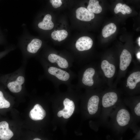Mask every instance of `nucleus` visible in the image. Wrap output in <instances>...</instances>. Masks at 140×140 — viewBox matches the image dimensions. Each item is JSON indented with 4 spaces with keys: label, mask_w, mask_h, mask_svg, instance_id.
<instances>
[{
    "label": "nucleus",
    "mask_w": 140,
    "mask_h": 140,
    "mask_svg": "<svg viewBox=\"0 0 140 140\" xmlns=\"http://www.w3.org/2000/svg\"><path fill=\"white\" fill-rule=\"evenodd\" d=\"M135 123H136L131 113L122 100L111 113L107 127L115 135H119L124 133Z\"/></svg>",
    "instance_id": "f257e3e1"
},
{
    "label": "nucleus",
    "mask_w": 140,
    "mask_h": 140,
    "mask_svg": "<svg viewBox=\"0 0 140 140\" xmlns=\"http://www.w3.org/2000/svg\"><path fill=\"white\" fill-rule=\"evenodd\" d=\"M42 44L41 39L33 36L26 30H24L23 33L18 39V43L22 52L23 61L27 62L28 60L35 56Z\"/></svg>",
    "instance_id": "f03ea898"
},
{
    "label": "nucleus",
    "mask_w": 140,
    "mask_h": 140,
    "mask_svg": "<svg viewBox=\"0 0 140 140\" xmlns=\"http://www.w3.org/2000/svg\"><path fill=\"white\" fill-rule=\"evenodd\" d=\"M27 62L23 61L21 66L13 72L0 74V80L6 83L7 88L11 92L18 93L22 90L25 80Z\"/></svg>",
    "instance_id": "7ed1b4c3"
},
{
    "label": "nucleus",
    "mask_w": 140,
    "mask_h": 140,
    "mask_svg": "<svg viewBox=\"0 0 140 140\" xmlns=\"http://www.w3.org/2000/svg\"><path fill=\"white\" fill-rule=\"evenodd\" d=\"M122 100L118 95L114 92H108L101 95L100 124L107 127L111 113Z\"/></svg>",
    "instance_id": "20e7f679"
},
{
    "label": "nucleus",
    "mask_w": 140,
    "mask_h": 140,
    "mask_svg": "<svg viewBox=\"0 0 140 140\" xmlns=\"http://www.w3.org/2000/svg\"><path fill=\"white\" fill-rule=\"evenodd\" d=\"M122 101L130 109L134 121L139 122L140 119V99L139 97H130L123 99Z\"/></svg>",
    "instance_id": "39448f33"
},
{
    "label": "nucleus",
    "mask_w": 140,
    "mask_h": 140,
    "mask_svg": "<svg viewBox=\"0 0 140 140\" xmlns=\"http://www.w3.org/2000/svg\"><path fill=\"white\" fill-rule=\"evenodd\" d=\"M101 96L100 95H94L89 99L87 108L89 114L97 115L99 117L101 111Z\"/></svg>",
    "instance_id": "423d86ee"
},
{
    "label": "nucleus",
    "mask_w": 140,
    "mask_h": 140,
    "mask_svg": "<svg viewBox=\"0 0 140 140\" xmlns=\"http://www.w3.org/2000/svg\"><path fill=\"white\" fill-rule=\"evenodd\" d=\"M75 12L76 18L82 21H90L95 17L94 13L84 7H81L78 8L76 9Z\"/></svg>",
    "instance_id": "0eeeda50"
},
{
    "label": "nucleus",
    "mask_w": 140,
    "mask_h": 140,
    "mask_svg": "<svg viewBox=\"0 0 140 140\" xmlns=\"http://www.w3.org/2000/svg\"><path fill=\"white\" fill-rule=\"evenodd\" d=\"M93 41L89 37L83 36L80 38L75 44L77 49L80 51H83L90 49L93 44Z\"/></svg>",
    "instance_id": "6e6552de"
},
{
    "label": "nucleus",
    "mask_w": 140,
    "mask_h": 140,
    "mask_svg": "<svg viewBox=\"0 0 140 140\" xmlns=\"http://www.w3.org/2000/svg\"><path fill=\"white\" fill-rule=\"evenodd\" d=\"M46 115L45 111L39 104H36L29 113L30 118L34 121L42 120L45 117Z\"/></svg>",
    "instance_id": "1a4fd4ad"
},
{
    "label": "nucleus",
    "mask_w": 140,
    "mask_h": 140,
    "mask_svg": "<svg viewBox=\"0 0 140 140\" xmlns=\"http://www.w3.org/2000/svg\"><path fill=\"white\" fill-rule=\"evenodd\" d=\"M13 132L9 128V124L5 121L0 122V139L9 140L13 136Z\"/></svg>",
    "instance_id": "9d476101"
},
{
    "label": "nucleus",
    "mask_w": 140,
    "mask_h": 140,
    "mask_svg": "<svg viewBox=\"0 0 140 140\" xmlns=\"http://www.w3.org/2000/svg\"><path fill=\"white\" fill-rule=\"evenodd\" d=\"M132 59L130 53L127 50H124L120 57V69L122 71L125 70L129 65Z\"/></svg>",
    "instance_id": "9b49d317"
},
{
    "label": "nucleus",
    "mask_w": 140,
    "mask_h": 140,
    "mask_svg": "<svg viewBox=\"0 0 140 140\" xmlns=\"http://www.w3.org/2000/svg\"><path fill=\"white\" fill-rule=\"evenodd\" d=\"M50 74L54 75L59 79L64 81L67 80L69 78V75L66 71L53 67H49L47 70Z\"/></svg>",
    "instance_id": "f8f14e48"
},
{
    "label": "nucleus",
    "mask_w": 140,
    "mask_h": 140,
    "mask_svg": "<svg viewBox=\"0 0 140 140\" xmlns=\"http://www.w3.org/2000/svg\"><path fill=\"white\" fill-rule=\"evenodd\" d=\"M64 108L62 110L63 112V117L65 118H68L73 114L75 109L73 102L66 98L63 101Z\"/></svg>",
    "instance_id": "ddd939ff"
},
{
    "label": "nucleus",
    "mask_w": 140,
    "mask_h": 140,
    "mask_svg": "<svg viewBox=\"0 0 140 140\" xmlns=\"http://www.w3.org/2000/svg\"><path fill=\"white\" fill-rule=\"evenodd\" d=\"M51 15L49 14L45 15L42 20L39 22L37 24L39 28L45 30L52 29L54 26V24L52 20Z\"/></svg>",
    "instance_id": "4468645a"
},
{
    "label": "nucleus",
    "mask_w": 140,
    "mask_h": 140,
    "mask_svg": "<svg viewBox=\"0 0 140 140\" xmlns=\"http://www.w3.org/2000/svg\"><path fill=\"white\" fill-rule=\"evenodd\" d=\"M140 82V72H137L131 73L128 77L126 87L131 90L135 89Z\"/></svg>",
    "instance_id": "2eb2a0df"
},
{
    "label": "nucleus",
    "mask_w": 140,
    "mask_h": 140,
    "mask_svg": "<svg viewBox=\"0 0 140 140\" xmlns=\"http://www.w3.org/2000/svg\"><path fill=\"white\" fill-rule=\"evenodd\" d=\"M95 73V70L93 68L87 69L84 72L82 79L83 83L85 85L91 87L94 84L93 77Z\"/></svg>",
    "instance_id": "dca6fc26"
},
{
    "label": "nucleus",
    "mask_w": 140,
    "mask_h": 140,
    "mask_svg": "<svg viewBox=\"0 0 140 140\" xmlns=\"http://www.w3.org/2000/svg\"><path fill=\"white\" fill-rule=\"evenodd\" d=\"M101 66L106 77L110 78L114 76L115 71V67L113 65L104 60L102 62Z\"/></svg>",
    "instance_id": "f3484780"
},
{
    "label": "nucleus",
    "mask_w": 140,
    "mask_h": 140,
    "mask_svg": "<svg viewBox=\"0 0 140 140\" xmlns=\"http://www.w3.org/2000/svg\"><path fill=\"white\" fill-rule=\"evenodd\" d=\"M48 60L51 63L56 62L58 66L62 68H66L68 67L67 60L65 59L54 54L51 53L47 57Z\"/></svg>",
    "instance_id": "a211bd4d"
},
{
    "label": "nucleus",
    "mask_w": 140,
    "mask_h": 140,
    "mask_svg": "<svg viewBox=\"0 0 140 140\" xmlns=\"http://www.w3.org/2000/svg\"><path fill=\"white\" fill-rule=\"evenodd\" d=\"M87 9L92 12L96 14L100 13L102 10L99 1L97 0H90Z\"/></svg>",
    "instance_id": "6ab92c4d"
},
{
    "label": "nucleus",
    "mask_w": 140,
    "mask_h": 140,
    "mask_svg": "<svg viewBox=\"0 0 140 140\" xmlns=\"http://www.w3.org/2000/svg\"><path fill=\"white\" fill-rule=\"evenodd\" d=\"M68 36L67 31L65 30H54L51 34L52 39L55 40H58V41L65 40Z\"/></svg>",
    "instance_id": "aec40b11"
},
{
    "label": "nucleus",
    "mask_w": 140,
    "mask_h": 140,
    "mask_svg": "<svg viewBox=\"0 0 140 140\" xmlns=\"http://www.w3.org/2000/svg\"><path fill=\"white\" fill-rule=\"evenodd\" d=\"M116 30V26L114 24H109L105 26L103 29L102 35L104 38L108 37L114 33Z\"/></svg>",
    "instance_id": "412c9836"
},
{
    "label": "nucleus",
    "mask_w": 140,
    "mask_h": 140,
    "mask_svg": "<svg viewBox=\"0 0 140 140\" xmlns=\"http://www.w3.org/2000/svg\"><path fill=\"white\" fill-rule=\"evenodd\" d=\"M114 11L115 13L121 12L123 15L126 13H131L132 10L131 8L125 4H122L119 3L117 4L114 9Z\"/></svg>",
    "instance_id": "4be33fe9"
},
{
    "label": "nucleus",
    "mask_w": 140,
    "mask_h": 140,
    "mask_svg": "<svg viewBox=\"0 0 140 140\" xmlns=\"http://www.w3.org/2000/svg\"><path fill=\"white\" fill-rule=\"evenodd\" d=\"M10 106V102L5 99L3 92L0 90V109L8 108Z\"/></svg>",
    "instance_id": "5701e85b"
},
{
    "label": "nucleus",
    "mask_w": 140,
    "mask_h": 140,
    "mask_svg": "<svg viewBox=\"0 0 140 140\" xmlns=\"http://www.w3.org/2000/svg\"><path fill=\"white\" fill-rule=\"evenodd\" d=\"M16 48L15 46L11 45L7 47L4 50L0 52V60Z\"/></svg>",
    "instance_id": "b1692460"
},
{
    "label": "nucleus",
    "mask_w": 140,
    "mask_h": 140,
    "mask_svg": "<svg viewBox=\"0 0 140 140\" xmlns=\"http://www.w3.org/2000/svg\"><path fill=\"white\" fill-rule=\"evenodd\" d=\"M62 0H50V2L55 8L60 7L62 4Z\"/></svg>",
    "instance_id": "393cba45"
},
{
    "label": "nucleus",
    "mask_w": 140,
    "mask_h": 140,
    "mask_svg": "<svg viewBox=\"0 0 140 140\" xmlns=\"http://www.w3.org/2000/svg\"><path fill=\"white\" fill-rule=\"evenodd\" d=\"M6 41L5 35L0 27V45L5 44Z\"/></svg>",
    "instance_id": "a878e982"
},
{
    "label": "nucleus",
    "mask_w": 140,
    "mask_h": 140,
    "mask_svg": "<svg viewBox=\"0 0 140 140\" xmlns=\"http://www.w3.org/2000/svg\"><path fill=\"white\" fill-rule=\"evenodd\" d=\"M63 112L62 110L59 111L57 115L59 117H61L62 116Z\"/></svg>",
    "instance_id": "bb28decb"
},
{
    "label": "nucleus",
    "mask_w": 140,
    "mask_h": 140,
    "mask_svg": "<svg viewBox=\"0 0 140 140\" xmlns=\"http://www.w3.org/2000/svg\"><path fill=\"white\" fill-rule=\"evenodd\" d=\"M137 58L138 59H140V52H139L137 53Z\"/></svg>",
    "instance_id": "cd10ccee"
},
{
    "label": "nucleus",
    "mask_w": 140,
    "mask_h": 140,
    "mask_svg": "<svg viewBox=\"0 0 140 140\" xmlns=\"http://www.w3.org/2000/svg\"><path fill=\"white\" fill-rule=\"evenodd\" d=\"M138 44L139 46H140V37L138 39Z\"/></svg>",
    "instance_id": "c85d7f7f"
},
{
    "label": "nucleus",
    "mask_w": 140,
    "mask_h": 140,
    "mask_svg": "<svg viewBox=\"0 0 140 140\" xmlns=\"http://www.w3.org/2000/svg\"><path fill=\"white\" fill-rule=\"evenodd\" d=\"M33 140H41V139L38 138H34Z\"/></svg>",
    "instance_id": "c756f323"
}]
</instances>
